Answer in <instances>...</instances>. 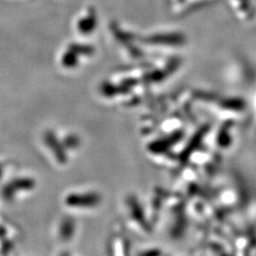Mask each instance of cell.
I'll return each mask as SVG.
<instances>
[{
	"label": "cell",
	"instance_id": "cell-1",
	"mask_svg": "<svg viewBox=\"0 0 256 256\" xmlns=\"http://www.w3.org/2000/svg\"><path fill=\"white\" fill-rule=\"evenodd\" d=\"M68 202L72 206L92 207L99 203L100 198L98 194H81V196H72L68 198Z\"/></svg>",
	"mask_w": 256,
	"mask_h": 256
},
{
	"label": "cell",
	"instance_id": "cell-2",
	"mask_svg": "<svg viewBox=\"0 0 256 256\" xmlns=\"http://www.w3.org/2000/svg\"><path fill=\"white\" fill-rule=\"evenodd\" d=\"M180 138H182V135L180 133H176L174 135H172L171 137L166 138L164 140H162L156 142L155 144H152L150 146V149H151V151H153L155 153L165 151V149L173 146L174 142H178Z\"/></svg>",
	"mask_w": 256,
	"mask_h": 256
},
{
	"label": "cell",
	"instance_id": "cell-3",
	"mask_svg": "<svg viewBox=\"0 0 256 256\" xmlns=\"http://www.w3.org/2000/svg\"><path fill=\"white\" fill-rule=\"evenodd\" d=\"M207 129H208L207 128H202V130H200V132H198V133L196 134V136L192 138V140H191L190 144H189V146H188L187 148H185V151L183 152V160H187L189 155L192 153V151H194V149L198 146L200 142H202V138L205 136V134H206V132H207Z\"/></svg>",
	"mask_w": 256,
	"mask_h": 256
}]
</instances>
